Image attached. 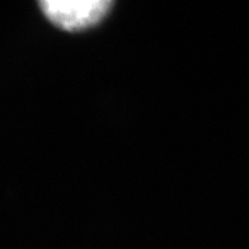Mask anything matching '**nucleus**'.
Instances as JSON below:
<instances>
[{"label": "nucleus", "mask_w": 249, "mask_h": 249, "mask_svg": "<svg viewBox=\"0 0 249 249\" xmlns=\"http://www.w3.org/2000/svg\"><path fill=\"white\" fill-rule=\"evenodd\" d=\"M43 14L55 26L66 31H80L101 22L112 7L109 0H43Z\"/></svg>", "instance_id": "f257e3e1"}]
</instances>
